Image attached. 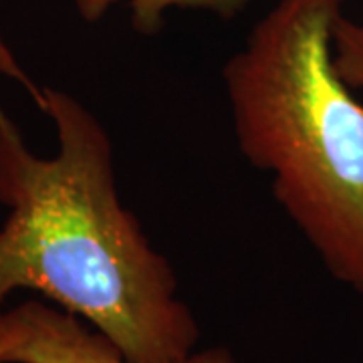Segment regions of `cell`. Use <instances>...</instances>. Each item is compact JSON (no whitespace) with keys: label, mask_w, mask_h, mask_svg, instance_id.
<instances>
[{"label":"cell","mask_w":363,"mask_h":363,"mask_svg":"<svg viewBox=\"0 0 363 363\" xmlns=\"http://www.w3.org/2000/svg\"><path fill=\"white\" fill-rule=\"evenodd\" d=\"M57 154L28 150L0 107V315L33 291L104 333L133 363H176L200 327L160 255L117 192L113 143L71 93L43 87Z\"/></svg>","instance_id":"6da1fadb"},{"label":"cell","mask_w":363,"mask_h":363,"mask_svg":"<svg viewBox=\"0 0 363 363\" xmlns=\"http://www.w3.org/2000/svg\"><path fill=\"white\" fill-rule=\"evenodd\" d=\"M347 0H277L224 65L240 154L329 274L363 297V105L333 63Z\"/></svg>","instance_id":"7a4b0ae2"},{"label":"cell","mask_w":363,"mask_h":363,"mask_svg":"<svg viewBox=\"0 0 363 363\" xmlns=\"http://www.w3.org/2000/svg\"><path fill=\"white\" fill-rule=\"evenodd\" d=\"M2 363H133L83 319L37 298L0 315ZM176 363H240L224 345L194 350Z\"/></svg>","instance_id":"3957f363"},{"label":"cell","mask_w":363,"mask_h":363,"mask_svg":"<svg viewBox=\"0 0 363 363\" xmlns=\"http://www.w3.org/2000/svg\"><path fill=\"white\" fill-rule=\"evenodd\" d=\"M79 14L97 23L119 4L130 6L131 23L140 35H156L169 11H204L233 21L248 6V0H75Z\"/></svg>","instance_id":"277c9868"},{"label":"cell","mask_w":363,"mask_h":363,"mask_svg":"<svg viewBox=\"0 0 363 363\" xmlns=\"http://www.w3.org/2000/svg\"><path fill=\"white\" fill-rule=\"evenodd\" d=\"M333 63L351 89H363V18L339 16L333 28Z\"/></svg>","instance_id":"5b68a950"},{"label":"cell","mask_w":363,"mask_h":363,"mask_svg":"<svg viewBox=\"0 0 363 363\" xmlns=\"http://www.w3.org/2000/svg\"><path fill=\"white\" fill-rule=\"evenodd\" d=\"M0 75L11 79V81H16L21 87H25L28 91V95L33 97L35 105L39 107L40 99H43V87H37L33 83V79L26 75V71L16 61L13 49L6 45V40L2 39V35H0Z\"/></svg>","instance_id":"8992f818"},{"label":"cell","mask_w":363,"mask_h":363,"mask_svg":"<svg viewBox=\"0 0 363 363\" xmlns=\"http://www.w3.org/2000/svg\"><path fill=\"white\" fill-rule=\"evenodd\" d=\"M4 345H6V341H4V335L0 333V363H2V353H4Z\"/></svg>","instance_id":"52a82bcc"}]
</instances>
